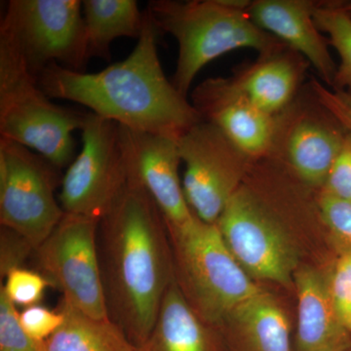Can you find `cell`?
I'll use <instances>...</instances> for the list:
<instances>
[{"label":"cell","instance_id":"cell-1","mask_svg":"<svg viewBox=\"0 0 351 351\" xmlns=\"http://www.w3.org/2000/svg\"><path fill=\"white\" fill-rule=\"evenodd\" d=\"M168 235L165 219L151 196L129 182L99 223L108 316L137 348L151 334L174 280Z\"/></svg>","mask_w":351,"mask_h":351},{"label":"cell","instance_id":"cell-2","mask_svg":"<svg viewBox=\"0 0 351 351\" xmlns=\"http://www.w3.org/2000/svg\"><path fill=\"white\" fill-rule=\"evenodd\" d=\"M145 13L144 31L125 60L94 73L52 63L39 75L38 84L51 99L80 104L131 130L178 140L203 119L166 77L157 52L160 32Z\"/></svg>","mask_w":351,"mask_h":351},{"label":"cell","instance_id":"cell-3","mask_svg":"<svg viewBox=\"0 0 351 351\" xmlns=\"http://www.w3.org/2000/svg\"><path fill=\"white\" fill-rule=\"evenodd\" d=\"M147 10L158 31L178 43L171 82L184 97L201 69L226 53L249 48L263 55L285 45L260 29L248 11L230 6L225 0H154Z\"/></svg>","mask_w":351,"mask_h":351},{"label":"cell","instance_id":"cell-4","mask_svg":"<svg viewBox=\"0 0 351 351\" xmlns=\"http://www.w3.org/2000/svg\"><path fill=\"white\" fill-rule=\"evenodd\" d=\"M168 233L176 283L206 324H223L234 309L263 291L233 257L216 223L195 217Z\"/></svg>","mask_w":351,"mask_h":351},{"label":"cell","instance_id":"cell-5","mask_svg":"<svg viewBox=\"0 0 351 351\" xmlns=\"http://www.w3.org/2000/svg\"><path fill=\"white\" fill-rule=\"evenodd\" d=\"M87 113L51 101L12 46L0 39V134L29 147L58 168L75 159L73 133Z\"/></svg>","mask_w":351,"mask_h":351},{"label":"cell","instance_id":"cell-6","mask_svg":"<svg viewBox=\"0 0 351 351\" xmlns=\"http://www.w3.org/2000/svg\"><path fill=\"white\" fill-rule=\"evenodd\" d=\"M216 225L251 278L283 286L294 281L298 255L292 237L282 211L261 186L253 164Z\"/></svg>","mask_w":351,"mask_h":351},{"label":"cell","instance_id":"cell-7","mask_svg":"<svg viewBox=\"0 0 351 351\" xmlns=\"http://www.w3.org/2000/svg\"><path fill=\"white\" fill-rule=\"evenodd\" d=\"M0 39L17 51L38 80L50 64L84 73L90 60L80 0H11Z\"/></svg>","mask_w":351,"mask_h":351},{"label":"cell","instance_id":"cell-8","mask_svg":"<svg viewBox=\"0 0 351 351\" xmlns=\"http://www.w3.org/2000/svg\"><path fill=\"white\" fill-rule=\"evenodd\" d=\"M60 170L38 152L0 138V223L34 250L64 215L55 197Z\"/></svg>","mask_w":351,"mask_h":351},{"label":"cell","instance_id":"cell-9","mask_svg":"<svg viewBox=\"0 0 351 351\" xmlns=\"http://www.w3.org/2000/svg\"><path fill=\"white\" fill-rule=\"evenodd\" d=\"M100 221L64 213L56 228L36 249L39 267L63 301L95 319L108 318L99 254Z\"/></svg>","mask_w":351,"mask_h":351},{"label":"cell","instance_id":"cell-10","mask_svg":"<svg viewBox=\"0 0 351 351\" xmlns=\"http://www.w3.org/2000/svg\"><path fill=\"white\" fill-rule=\"evenodd\" d=\"M177 142L184 164L182 184L189 207L196 218L214 225L255 160L205 120L184 132Z\"/></svg>","mask_w":351,"mask_h":351},{"label":"cell","instance_id":"cell-11","mask_svg":"<svg viewBox=\"0 0 351 351\" xmlns=\"http://www.w3.org/2000/svg\"><path fill=\"white\" fill-rule=\"evenodd\" d=\"M82 149L62 180L59 202L66 214L101 221L127 184L119 124L87 112Z\"/></svg>","mask_w":351,"mask_h":351},{"label":"cell","instance_id":"cell-12","mask_svg":"<svg viewBox=\"0 0 351 351\" xmlns=\"http://www.w3.org/2000/svg\"><path fill=\"white\" fill-rule=\"evenodd\" d=\"M348 132L314 98L307 86L276 117L269 158L308 188L322 191Z\"/></svg>","mask_w":351,"mask_h":351},{"label":"cell","instance_id":"cell-13","mask_svg":"<svg viewBox=\"0 0 351 351\" xmlns=\"http://www.w3.org/2000/svg\"><path fill=\"white\" fill-rule=\"evenodd\" d=\"M127 182L151 196L167 228L189 225L195 215L189 207L179 174L178 140L131 130L119 125Z\"/></svg>","mask_w":351,"mask_h":351},{"label":"cell","instance_id":"cell-14","mask_svg":"<svg viewBox=\"0 0 351 351\" xmlns=\"http://www.w3.org/2000/svg\"><path fill=\"white\" fill-rule=\"evenodd\" d=\"M191 101L201 119L218 127L253 160L269 156L276 117L258 108L230 77H212L191 92Z\"/></svg>","mask_w":351,"mask_h":351},{"label":"cell","instance_id":"cell-15","mask_svg":"<svg viewBox=\"0 0 351 351\" xmlns=\"http://www.w3.org/2000/svg\"><path fill=\"white\" fill-rule=\"evenodd\" d=\"M317 2L255 0L248 14L260 29L302 55L315 69L321 82L332 88L338 66L330 52L329 39L323 36L314 21Z\"/></svg>","mask_w":351,"mask_h":351},{"label":"cell","instance_id":"cell-16","mask_svg":"<svg viewBox=\"0 0 351 351\" xmlns=\"http://www.w3.org/2000/svg\"><path fill=\"white\" fill-rule=\"evenodd\" d=\"M297 351H351V332L330 295L327 276L311 267L297 269Z\"/></svg>","mask_w":351,"mask_h":351},{"label":"cell","instance_id":"cell-17","mask_svg":"<svg viewBox=\"0 0 351 351\" xmlns=\"http://www.w3.org/2000/svg\"><path fill=\"white\" fill-rule=\"evenodd\" d=\"M307 66L306 60L285 44L258 55L257 61L240 69L232 78L258 108L277 117L299 96Z\"/></svg>","mask_w":351,"mask_h":351},{"label":"cell","instance_id":"cell-18","mask_svg":"<svg viewBox=\"0 0 351 351\" xmlns=\"http://www.w3.org/2000/svg\"><path fill=\"white\" fill-rule=\"evenodd\" d=\"M136 351H219L209 329L178 287L166 291L151 334Z\"/></svg>","mask_w":351,"mask_h":351},{"label":"cell","instance_id":"cell-19","mask_svg":"<svg viewBox=\"0 0 351 351\" xmlns=\"http://www.w3.org/2000/svg\"><path fill=\"white\" fill-rule=\"evenodd\" d=\"M223 323L230 325L239 351H293L287 315L265 291L234 309Z\"/></svg>","mask_w":351,"mask_h":351},{"label":"cell","instance_id":"cell-20","mask_svg":"<svg viewBox=\"0 0 351 351\" xmlns=\"http://www.w3.org/2000/svg\"><path fill=\"white\" fill-rule=\"evenodd\" d=\"M82 12L89 59L110 61L112 41L120 38L138 40L144 31L145 13L135 0H84Z\"/></svg>","mask_w":351,"mask_h":351},{"label":"cell","instance_id":"cell-21","mask_svg":"<svg viewBox=\"0 0 351 351\" xmlns=\"http://www.w3.org/2000/svg\"><path fill=\"white\" fill-rule=\"evenodd\" d=\"M63 325L45 341L47 351H136L125 332L110 317L95 319L62 300Z\"/></svg>","mask_w":351,"mask_h":351},{"label":"cell","instance_id":"cell-22","mask_svg":"<svg viewBox=\"0 0 351 351\" xmlns=\"http://www.w3.org/2000/svg\"><path fill=\"white\" fill-rule=\"evenodd\" d=\"M313 17L319 31L328 34L330 46L341 60L332 89L351 95V17L338 1H318Z\"/></svg>","mask_w":351,"mask_h":351},{"label":"cell","instance_id":"cell-23","mask_svg":"<svg viewBox=\"0 0 351 351\" xmlns=\"http://www.w3.org/2000/svg\"><path fill=\"white\" fill-rule=\"evenodd\" d=\"M318 205L323 226L337 253L351 252V202L319 191Z\"/></svg>","mask_w":351,"mask_h":351},{"label":"cell","instance_id":"cell-24","mask_svg":"<svg viewBox=\"0 0 351 351\" xmlns=\"http://www.w3.org/2000/svg\"><path fill=\"white\" fill-rule=\"evenodd\" d=\"M50 285V281L43 274L16 267L7 272L5 283L2 284L0 290L3 291L7 299L16 307H29L41 301Z\"/></svg>","mask_w":351,"mask_h":351},{"label":"cell","instance_id":"cell-25","mask_svg":"<svg viewBox=\"0 0 351 351\" xmlns=\"http://www.w3.org/2000/svg\"><path fill=\"white\" fill-rule=\"evenodd\" d=\"M0 351H47L45 341L29 337L21 326L19 311L0 290Z\"/></svg>","mask_w":351,"mask_h":351},{"label":"cell","instance_id":"cell-26","mask_svg":"<svg viewBox=\"0 0 351 351\" xmlns=\"http://www.w3.org/2000/svg\"><path fill=\"white\" fill-rule=\"evenodd\" d=\"M327 281L332 304L351 332V252L338 253Z\"/></svg>","mask_w":351,"mask_h":351},{"label":"cell","instance_id":"cell-27","mask_svg":"<svg viewBox=\"0 0 351 351\" xmlns=\"http://www.w3.org/2000/svg\"><path fill=\"white\" fill-rule=\"evenodd\" d=\"M64 316L61 311L32 306L19 311V322L24 331L38 341H46L63 325Z\"/></svg>","mask_w":351,"mask_h":351},{"label":"cell","instance_id":"cell-28","mask_svg":"<svg viewBox=\"0 0 351 351\" xmlns=\"http://www.w3.org/2000/svg\"><path fill=\"white\" fill-rule=\"evenodd\" d=\"M321 193L351 202V135L348 133L343 147L335 159Z\"/></svg>","mask_w":351,"mask_h":351},{"label":"cell","instance_id":"cell-29","mask_svg":"<svg viewBox=\"0 0 351 351\" xmlns=\"http://www.w3.org/2000/svg\"><path fill=\"white\" fill-rule=\"evenodd\" d=\"M308 88L315 100L351 135V95L327 87L313 78Z\"/></svg>","mask_w":351,"mask_h":351},{"label":"cell","instance_id":"cell-30","mask_svg":"<svg viewBox=\"0 0 351 351\" xmlns=\"http://www.w3.org/2000/svg\"><path fill=\"white\" fill-rule=\"evenodd\" d=\"M338 3L351 17V1H338Z\"/></svg>","mask_w":351,"mask_h":351}]
</instances>
